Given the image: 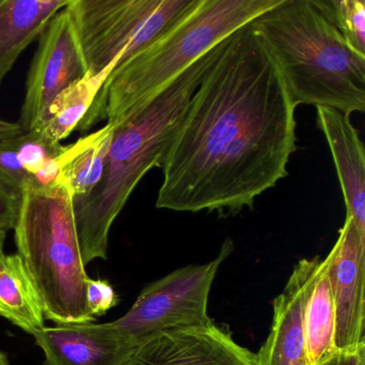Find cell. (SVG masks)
<instances>
[{"mask_svg":"<svg viewBox=\"0 0 365 365\" xmlns=\"http://www.w3.org/2000/svg\"><path fill=\"white\" fill-rule=\"evenodd\" d=\"M279 66L250 24L217 52L175 130L155 207L230 217L288 175L296 108Z\"/></svg>","mask_w":365,"mask_h":365,"instance_id":"cell-1","label":"cell"},{"mask_svg":"<svg viewBox=\"0 0 365 365\" xmlns=\"http://www.w3.org/2000/svg\"><path fill=\"white\" fill-rule=\"evenodd\" d=\"M281 0H193L163 33L108 76L78 129L121 125L148 106L187 68Z\"/></svg>","mask_w":365,"mask_h":365,"instance_id":"cell-2","label":"cell"},{"mask_svg":"<svg viewBox=\"0 0 365 365\" xmlns=\"http://www.w3.org/2000/svg\"><path fill=\"white\" fill-rule=\"evenodd\" d=\"M250 26L297 106L364 113L365 55L346 42L322 0H281Z\"/></svg>","mask_w":365,"mask_h":365,"instance_id":"cell-3","label":"cell"},{"mask_svg":"<svg viewBox=\"0 0 365 365\" xmlns=\"http://www.w3.org/2000/svg\"><path fill=\"white\" fill-rule=\"evenodd\" d=\"M217 46L187 68L144 110L115 127L101 181L89 195L73 200L85 266L108 259V238L115 220L143 177L151 168H162L175 130L215 59Z\"/></svg>","mask_w":365,"mask_h":365,"instance_id":"cell-4","label":"cell"},{"mask_svg":"<svg viewBox=\"0 0 365 365\" xmlns=\"http://www.w3.org/2000/svg\"><path fill=\"white\" fill-rule=\"evenodd\" d=\"M14 230L18 254L39 292L46 319L55 324L96 322L87 309L89 277L70 192L59 183L23 192Z\"/></svg>","mask_w":365,"mask_h":365,"instance_id":"cell-5","label":"cell"},{"mask_svg":"<svg viewBox=\"0 0 365 365\" xmlns=\"http://www.w3.org/2000/svg\"><path fill=\"white\" fill-rule=\"evenodd\" d=\"M193 0H70L89 73L117 67L150 43Z\"/></svg>","mask_w":365,"mask_h":365,"instance_id":"cell-6","label":"cell"},{"mask_svg":"<svg viewBox=\"0 0 365 365\" xmlns=\"http://www.w3.org/2000/svg\"><path fill=\"white\" fill-rule=\"evenodd\" d=\"M232 250L227 239L211 262L177 269L149 284L125 315L110 322L119 336L136 350L161 333L213 324L208 315L211 288Z\"/></svg>","mask_w":365,"mask_h":365,"instance_id":"cell-7","label":"cell"},{"mask_svg":"<svg viewBox=\"0 0 365 365\" xmlns=\"http://www.w3.org/2000/svg\"><path fill=\"white\" fill-rule=\"evenodd\" d=\"M87 73L71 14L63 8L51 19L39 37L18 123L24 132L35 129L53 100Z\"/></svg>","mask_w":365,"mask_h":365,"instance_id":"cell-8","label":"cell"},{"mask_svg":"<svg viewBox=\"0 0 365 365\" xmlns=\"http://www.w3.org/2000/svg\"><path fill=\"white\" fill-rule=\"evenodd\" d=\"M326 259L335 304V346L352 349L365 344V234L348 215Z\"/></svg>","mask_w":365,"mask_h":365,"instance_id":"cell-9","label":"cell"},{"mask_svg":"<svg viewBox=\"0 0 365 365\" xmlns=\"http://www.w3.org/2000/svg\"><path fill=\"white\" fill-rule=\"evenodd\" d=\"M125 365H257L256 354L217 324L175 329L153 337Z\"/></svg>","mask_w":365,"mask_h":365,"instance_id":"cell-10","label":"cell"},{"mask_svg":"<svg viewBox=\"0 0 365 365\" xmlns=\"http://www.w3.org/2000/svg\"><path fill=\"white\" fill-rule=\"evenodd\" d=\"M33 336L46 365H125L135 351L110 322L46 326Z\"/></svg>","mask_w":365,"mask_h":365,"instance_id":"cell-11","label":"cell"},{"mask_svg":"<svg viewBox=\"0 0 365 365\" xmlns=\"http://www.w3.org/2000/svg\"><path fill=\"white\" fill-rule=\"evenodd\" d=\"M319 256L301 259L283 292L273 301L270 333L256 354L257 365H307L305 356L304 298L307 281Z\"/></svg>","mask_w":365,"mask_h":365,"instance_id":"cell-12","label":"cell"},{"mask_svg":"<svg viewBox=\"0 0 365 365\" xmlns=\"http://www.w3.org/2000/svg\"><path fill=\"white\" fill-rule=\"evenodd\" d=\"M317 125L334 161L345 200L346 215L365 234L364 145L350 116L328 108H316Z\"/></svg>","mask_w":365,"mask_h":365,"instance_id":"cell-13","label":"cell"},{"mask_svg":"<svg viewBox=\"0 0 365 365\" xmlns=\"http://www.w3.org/2000/svg\"><path fill=\"white\" fill-rule=\"evenodd\" d=\"M70 0H0V86L25 48Z\"/></svg>","mask_w":365,"mask_h":365,"instance_id":"cell-14","label":"cell"},{"mask_svg":"<svg viewBox=\"0 0 365 365\" xmlns=\"http://www.w3.org/2000/svg\"><path fill=\"white\" fill-rule=\"evenodd\" d=\"M305 356L307 365H317L336 351L335 304L326 257L319 258L305 288Z\"/></svg>","mask_w":365,"mask_h":365,"instance_id":"cell-15","label":"cell"},{"mask_svg":"<svg viewBox=\"0 0 365 365\" xmlns=\"http://www.w3.org/2000/svg\"><path fill=\"white\" fill-rule=\"evenodd\" d=\"M0 317L31 335L46 327L43 303L18 253L0 252Z\"/></svg>","mask_w":365,"mask_h":365,"instance_id":"cell-16","label":"cell"},{"mask_svg":"<svg viewBox=\"0 0 365 365\" xmlns=\"http://www.w3.org/2000/svg\"><path fill=\"white\" fill-rule=\"evenodd\" d=\"M114 131L115 127L106 123L73 144L63 146L58 155L57 183L63 185L73 200L89 195L101 181Z\"/></svg>","mask_w":365,"mask_h":365,"instance_id":"cell-17","label":"cell"},{"mask_svg":"<svg viewBox=\"0 0 365 365\" xmlns=\"http://www.w3.org/2000/svg\"><path fill=\"white\" fill-rule=\"evenodd\" d=\"M110 73V70L97 76L88 72L70 85L53 100L39 125L31 131L50 144H61L78 129Z\"/></svg>","mask_w":365,"mask_h":365,"instance_id":"cell-18","label":"cell"},{"mask_svg":"<svg viewBox=\"0 0 365 365\" xmlns=\"http://www.w3.org/2000/svg\"><path fill=\"white\" fill-rule=\"evenodd\" d=\"M329 16L348 44L365 55V3L363 0H322Z\"/></svg>","mask_w":365,"mask_h":365,"instance_id":"cell-19","label":"cell"},{"mask_svg":"<svg viewBox=\"0 0 365 365\" xmlns=\"http://www.w3.org/2000/svg\"><path fill=\"white\" fill-rule=\"evenodd\" d=\"M16 148L23 168L35 176L48 160L61 155L63 146L50 144L35 132L29 131L16 136Z\"/></svg>","mask_w":365,"mask_h":365,"instance_id":"cell-20","label":"cell"},{"mask_svg":"<svg viewBox=\"0 0 365 365\" xmlns=\"http://www.w3.org/2000/svg\"><path fill=\"white\" fill-rule=\"evenodd\" d=\"M0 177L21 192L39 187L35 177L23 168L19 160L16 138L0 140Z\"/></svg>","mask_w":365,"mask_h":365,"instance_id":"cell-21","label":"cell"},{"mask_svg":"<svg viewBox=\"0 0 365 365\" xmlns=\"http://www.w3.org/2000/svg\"><path fill=\"white\" fill-rule=\"evenodd\" d=\"M117 303L118 296L108 279L91 277L86 279L87 309L95 319L106 315Z\"/></svg>","mask_w":365,"mask_h":365,"instance_id":"cell-22","label":"cell"},{"mask_svg":"<svg viewBox=\"0 0 365 365\" xmlns=\"http://www.w3.org/2000/svg\"><path fill=\"white\" fill-rule=\"evenodd\" d=\"M23 193L0 177V230H14L20 215Z\"/></svg>","mask_w":365,"mask_h":365,"instance_id":"cell-23","label":"cell"},{"mask_svg":"<svg viewBox=\"0 0 365 365\" xmlns=\"http://www.w3.org/2000/svg\"><path fill=\"white\" fill-rule=\"evenodd\" d=\"M317 365H365V344L352 349H337Z\"/></svg>","mask_w":365,"mask_h":365,"instance_id":"cell-24","label":"cell"},{"mask_svg":"<svg viewBox=\"0 0 365 365\" xmlns=\"http://www.w3.org/2000/svg\"><path fill=\"white\" fill-rule=\"evenodd\" d=\"M23 133H24V130L19 123H9V121L0 119V140L16 138V136L22 135Z\"/></svg>","mask_w":365,"mask_h":365,"instance_id":"cell-25","label":"cell"},{"mask_svg":"<svg viewBox=\"0 0 365 365\" xmlns=\"http://www.w3.org/2000/svg\"><path fill=\"white\" fill-rule=\"evenodd\" d=\"M0 365H10V361L8 359L7 354L1 351V350H0Z\"/></svg>","mask_w":365,"mask_h":365,"instance_id":"cell-26","label":"cell"},{"mask_svg":"<svg viewBox=\"0 0 365 365\" xmlns=\"http://www.w3.org/2000/svg\"><path fill=\"white\" fill-rule=\"evenodd\" d=\"M6 234L7 232L0 230V252H3L4 242H5Z\"/></svg>","mask_w":365,"mask_h":365,"instance_id":"cell-27","label":"cell"}]
</instances>
